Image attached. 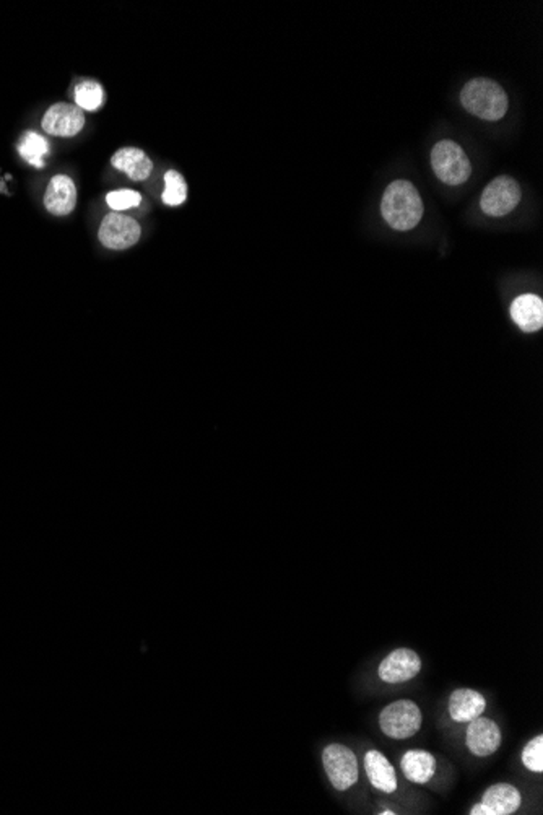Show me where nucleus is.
Wrapping results in <instances>:
<instances>
[{"instance_id": "obj_13", "label": "nucleus", "mask_w": 543, "mask_h": 815, "mask_svg": "<svg viewBox=\"0 0 543 815\" xmlns=\"http://www.w3.org/2000/svg\"><path fill=\"white\" fill-rule=\"evenodd\" d=\"M487 702L480 692L458 689L450 693L449 714L456 722H470L485 712Z\"/></svg>"}, {"instance_id": "obj_17", "label": "nucleus", "mask_w": 543, "mask_h": 815, "mask_svg": "<svg viewBox=\"0 0 543 815\" xmlns=\"http://www.w3.org/2000/svg\"><path fill=\"white\" fill-rule=\"evenodd\" d=\"M111 165L124 172L131 180L145 181L148 180L150 172L153 170L152 160L145 155V152L133 147H125V149L117 150L116 153L111 158Z\"/></svg>"}, {"instance_id": "obj_2", "label": "nucleus", "mask_w": 543, "mask_h": 815, "mask_svg": "<svg viewBox=\"0 0 543 815\" xmlns=\"http://www.w3.org/2000/svg\"><path fill=\"white\" fill-rule=\"evenodd\" d=\"M460 102L469 113L485 121L505 118L509 104L503 86L489 79L470 80L460 92Z\"/></svg>"}, {"instance_id": "obj_19", "label": "nucleus", "mask_w": 543, "mask_h": 815, "mask_svg": "<svg viewBox=\"0 0 543 815\" xmlns=\"http://www.w3.org/2000/svg\"><path fill=\"white\" fill-rule=\"evenodd\" d=\"M75 102L80 110L96 111L104 103V92L102 85L94 80H86L78 83L75 88Z\"/></svg>"}, {"instance_id": "obj_8", "label": "nucleus", "mask_w": 543, "mask_h": 815, "mask_svg": "<svg viewBox=\"0 0 543 815\" xmlns=\"http://www.w3.org/2000/svg\"><path fill=\"white\" fill-rule=\"evenodd\" d=\"M522 804V796L516 786L498 783L489 786L480 802L472 808V815H511L518 812Z\"/></svg>"}, {"instance_id": "obj_14", "label": "nucleus", "mask_w": 543, "mask_h": 815, "mask_svg": "<svg viewBox=\"0 0 543 815\" xmlns=\"http://www.w3.org/2000/svg\"><path fill=\"white\" fill-rule=\"evenodd\" d=\"M365 771L378 791L392 794L397 790L396 770L388 757L380 751H370L365 755Z\"/></svg>"}, {"instance_id": "obj_23", "label": "nucleus", "mask_w": 543, "mask_h": 815, "mask_svg": "<svg viewBox=\"0 0 543 815\" xmlns=\"http://www.w3.org/2000/svg\"><path fill=\"white\" fill-rule=\"evenodd\" d=\"M380 814H384V815H389V814H390V815H392V814H394V812H392V810H384V812H380Z\"/></svg>"}, {"instance_id": "obj_11", "label": "nucleus", "mask_w": 543, "mask_h": 815, "mask_svg": "<svg viewBox=\"0 0 543 815\" xmlns=\"http://www.w3.org/2000/svg\"><path fill=\"white\" fill-rule=\"evenodd\" d=\"M501 739V730L493 720L479 716L474 722H469L466 744L469 751L477 757L493 755L499 749Z\"/></svg>"}, {"instance_id": "obj_22", "label": "nucleus", "mask_w": 543, "mask_h": 815, "mask_svg": "<svg viewBox=\"0 0 543 815\" xmlns=\"http://www.w3.org/2000/svg\"><path fill=\"white\" fill-rule=\"evenodd\" d=\"M106 202H108L109 207H111L114 212H119V211H127V209H131V207H137V205H140V202H142V196H140L139 192H135V191L123 189V191L109 192L108 196H106Z\"/></svg>"}, {"instance_id": "obj_3", "label": "nucleus", "mask_w": 543, "mask_h": 815, "mask_svg": "<svg viewBox=\"0 0 543 815\" xmlns=\"http://www.w3.org/2000/svg\"><path fill=\"white\" fill-rule=\"evenodd\" d=\"M431 166L435 170L436 176L449 186L464 184L472 172V165L466 152L452 141L436 143L431 152Z\"/></svg>"}, {"instance_id": "obj_1", "label": "nucleus", "mask_w": 543, "mask_h": 815, "mask_svg": "<svg viewBox=\"0 0 543 815\" xmlns=\"http://www.w3.org/2000/svg\"><path fill=\"white\" fill-rule=\"evenodd\" d=\"M380 213L389 227L397 231H409L423 217V201L410 181L397 180L384 191Z\"/></svg>"}, {"instance_id": "obj_12", "label": "nucleus", "mask_w": 543, "mask_h": 815, "mask_svg": "<svg viewBox=\"0 0 543 815\" xmlns=\"http://www.w3.org/2000/svg\"><path fill=\"white\" fill-rule=\"evenodd\" d=\"M77 204V188L74 181L65 174H57L49 181L46 194H44V205L47 212L53 215H67L75 209Z\"/></svg>"}, {"instance_id": "obj_18", "label": "nucleus", "mask_w": 543, "mask_h": 815, "mask_svg": "<svg viewBox=\"0 0 543 815\" xmlns=\"http://www.w3.org/2000/svg\"><path fill=\"white\" fill-rule=\"evenodd\" d=\"M18 152L24 160L35 166H44L43 157L49 152V143L36 133H25L18 145Z\"/></svg>"}, {"instance_id": "obj_20", "label": "nucleus", "mask_w": 543, "mask_h": 815, "mask_svg": "<svg viewBox=\"0 0 543 815\" xmlns=\"http://www.w3.org/2000/svg\"><path fill=\"white\" fill-rule=\"evenodd\" d=\"M164 182H166V188H164L163 196H162L163 197L164 204L171 205V207L184 204L187 197V186L183 174H179L174 170H170V172L164 174Z\"/></svg>"}, {"instance_id": "obj_6", "label": "nucleus", "mask_w": 543, "mask_h": 815, "mask_svg": "<svg viewBox=\"0 0 543 815\" xmlns=\"http://www.w3.org/2000/svg\"><path fill=\"white\" fill-rule=\"evenodd\" d=\"M520 186L509 176H499L491 181L483 191L480 207L489 217H505L511 213L520 202Z\"/></svg>"}, {"instance_id": "obj_21", "label": "nucleus", "mask_w": 543, "mask_h": 815, "mask_svg": "<svg viewBox=\"0 0 543 815\" xmlns=\"http://www.w3.org/2000/svg\"><path fill=\"white\" fill-rule=\"evenodd\" d=\"M522 763L534 773L543 771V736H537L522 751Z\"/></svg>"}, {"instance_id": "obj_7", "label": "nucleus", "mask_w": 543, "mask_h": 815, "mask_svg": "<svg viewBox=\"0 0 543 815\" xmlns=\"http://www.w3.org/2000/svg\"><path fill=\"white\" fill-rule=\"evenodd\" d=\"M140 225L123 213H108L100 227V241L109 250H127L140 240Z\"/></svg>"}, {"instance_id": "obj_16", "label": "nucleus", "mask_w": 543, "mask_h": 815, "mask_svg": "<svg viewBox=\"0 0 543 815\" xmlns=\"http://www.w3.org/2000/svg\"><path fill=\"white\" fill-rule=\"evenodd\" d=\"M400 769L411 783L425 784L435 776L436 759L427 751L413 749L402 755Z\"/></svg>"}, {"instance_id": "obj_5", "label": "nucleus", "mask_w": 543, "mask_h": 815, "mask_svg": "<svg viewBox=\"0 0 543 815\" xmlns=\"http://www.w3.org/2000/svg\"><path fill=\"white\" fill-rule=\"evenodd\" d=\"M322 765L337 791H347L358 781L357 755L347 745H327L322 751Z\"/></svg>"}, {"instance_id": "obj_15", "label": "nucleus", "mask_w": 543, "mask_h": 815, "mask_svg": "<svg viewBox=\"0 0 543 815\" xmlns=\"http://www.w3.org/2000/svg\"><path fill=\"white\" fill-rule=\"evenodd\" d=\"M512 321L524 332H537L543 326V301L540 297L528 293L514 299L511 305Z\"/></svg>"}, {"instance_id": "obj_4", "label": "nucleus", "mask_w": 543, "mask_h": 815, "mask_svg": "<svg viewBox=\"0 0 543 815\" xmlns=\"http://www.w3.org/2000/svg\"><path fill=\"white\" fill-rule=\"evenodd\" d=\"M421 710L411 700H397L386 706L380 714V731L397 741L415 736L421 730Z\"/></svg>"}, {"instance_id": "obj_9", "label": "nucleus", "mask_w": 543, "mask_h": 815, "mask_svg": "<svg viewBox=\"0 0 543 815\" xmlns=\"http://www.w3.org/2000/svg\"><path fill=\"white\" fill-rule=\"evenodd\" d=\"M41 126L55 137H74L85 126V114L77 104L57 103L46 111Z\"/></svg>"}, {"instance_id": "obj_10", "label": "nucleus", "mask_w": 543, "mask_h": 815, "mask_svg": "<svg viewBox=\"0 0 543 815\" xmlns=\"http://www.w3.org/2000/svg\"><path fill=\"white\" fill-rule=\"evenodd\" d=\"M421 659L415 651L399 648L382 659L378 669L380 681L386 683L409 682L420 674Z\"/></svg>"}]
</instances>
